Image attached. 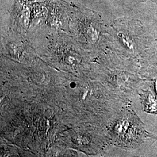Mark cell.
<instances>
[{
    "label": "cell",
    "instance_id": "cell-1",
    "mask_svg": "<svg viewBox=\"0 0 157 157\" xmlns=\"http://www.w3.org/2000/svg\"><path fill=\"white\" fill-rule=\"evenodd\" d=\"M152 1H154V2H155L157 4V0H152Z\"/></svg>",
    "mask_w": 157,
    "mask_h": 157
}]
</instances>
